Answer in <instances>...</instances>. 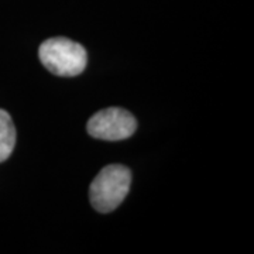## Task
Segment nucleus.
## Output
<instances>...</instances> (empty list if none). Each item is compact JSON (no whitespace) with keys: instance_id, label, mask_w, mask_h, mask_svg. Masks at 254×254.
Wrapping results in <instances>:
<instances>
[{"instance_id":"obj_1","label":"nucleus","mask_w":254,"mask_h":254,"mask_svg":"<svg viewBox=\"0 0 254 254\" xmlns=\"http://www.w3.org/2000/svg\"><path fill=\"white\" fill-rule=\"evenodd\" d=\"M131 185L130 170L112 164L100 171L89 187V199L93 208L100 213H109L125 200Z\"/></svg>"},{"instance_id":"obj_2","label":"nucleus","mask_w":254,"mask_h":254,"mask_svg":"<svg viewBox=\"0 0 254 254\" xmlns=\"http://www.w3.org/2000/svg\"><path fill=\"white\" fill-rule=\"evenodd\" d=\"M38 55L43 65L58 76H76L83 72L88 64L86 50L65 37H54L44 41Z\"/></svg>"},{"instance_id":"obj_3","label":"nucleus","mask_w":254,"mask_h":254,"mask_svg":"<svg viewBox=\"0 0 254 254\" xmlns=\"http://www.w3.org/2000/svg\"><path fill=\"white\" fill-rule=\"evenodd\" d=\"M137 122L128 110L109 108L99 110L88 122V133L95 138L119 141L133 136Z\"/></svg>"},{"instance_id":"obj_4","label":"nucleus","mask_w":254,"mask_h":254,"mask_svg":"<svg viewBox=\"0 0 254 254\" xmlns=\"http://www.w3.org/2000/svg\"><path fill=\"white\" fill-rule=\"evenodd\" d=\"M16 145V128L6 110L0 109V163L9 158Z\"/></svg>"}]
</instances>
